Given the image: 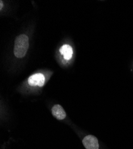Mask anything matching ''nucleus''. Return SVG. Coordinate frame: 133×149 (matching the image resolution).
Returning <instances> with one entry per match:
<instances>
[{
	"label": "nucleus",
	"mask_w": 133,
	"mask_h": 149,
	"mask_svg": "<svg viewBox=\"0 0 133 149\" xmlns=\"http://www.w3.org/2000/svg\"><path fill=\"white\" fill-rule=\"evenodd\" d=\"M29 48V38L27 35L21 34L16 37L15 42L14 54L19 58L26 55Z\"/></svg>",
	"instance_id": "obj_1"
},
{
	"label": "nucleus",
	"mask_w": 133,
	"mask_h": 149,
	"mask_svg": "<svg viewBox=\"0 0 133 149\" xmlns=\"http://www.w3.org/2000/svg\"><path fill=\"white\" fill-rule=\"evenodd\" d=\"M84 146L87 149H99V144L98 140L92 135L86 136L82 140Z\"/></svg>",
	"instance_id": "obj_2"
},
{
	"label": "nucleus",
	"mask_w": 133,
	"mask_h": 149,
	"mask_svg": "<svg viewBox=\"0 0 133 149\" xmlns=\"http://www.w3.org/2000/svg\"><path fill=\"white\" fill-rule=\"evenodd\" d=\"M44 82L45 78L42 73H35L28 78V84L31 86H42Z\"/></svg>",
	"instance_id": "obj_3"
},
{
	"label": "nucleus",
	"mask_w": 133,
	"mask_h": 149,
	"mask_svg": "<svg viewBox=\"0 0 133 149\" xmlns=\"http://www.w3.org/2000/svg\"><path fill=\"white\" fill-rule=\"evenodd\" d=\"M52 111L53 116L58 120H63L66 116L65 111L60 105H54L52 108Z\"/></svg>",
	"instance_id": "obj_4"
},
{
	"label": "nucleus",
	"mask_w": 133,
	"mask_h": 149,
	"mask_svg": "<svg viewBox=\"0 0 133 149\" xmlns=\"http://www.w3.org/2000/svg\"><path fill=\"white\" fill-rule=\"evenodd\" d=\"M60 52L61 53L65 60H69L72 58V54H73V50L72 47L69 45H63L60 49Z\"/></svg>",
	"instance_id": "obj_5"
},
{
	"label": "nucleus",
	"mask_w": 133,
	"mask_h": 149,
	"mask_svg": "<svg viewBox=\"0 0 133 149\" xmlns=\"http://www.w3.org/2000/svg\"><path fill=\"white\" fill-rule=\"evenodd\" d=\"M0 4H1V7H0V9H2V8H3V1H0Z\"/></svg>",
	"instance_id": "obj_6"
}]
</instances>
